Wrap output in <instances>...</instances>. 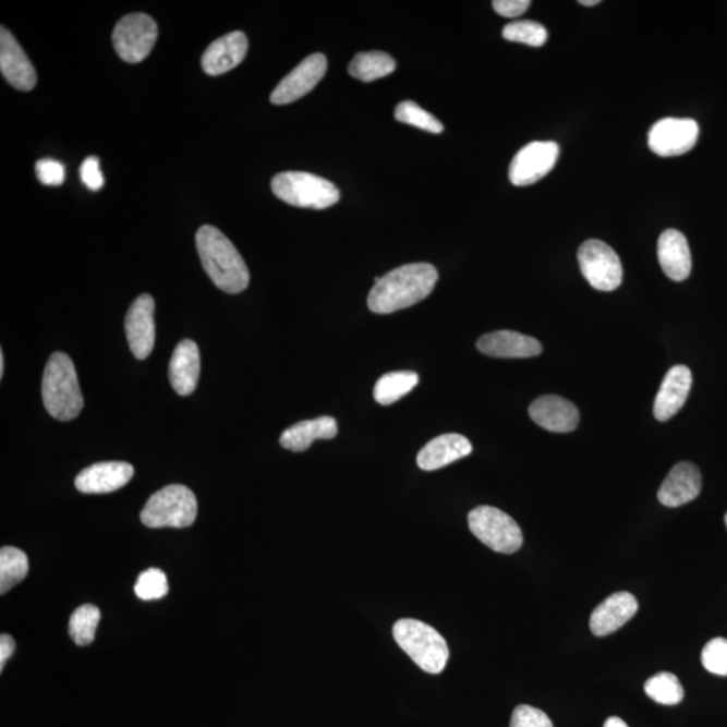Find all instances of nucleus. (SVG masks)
Instances as JSON below:
<instances>
[{
    "label": "nucleus",
    "mask_w": 727,
    "mask_h": 727,
    "mask_svg": "<svg viewBox=\"0 0 727 727\" xmlns=\"http://www.w3.org/2000/svg\"><path fill=\"white\" fill-rule=\"evenodd\" d=\"M438 271L431 263H411L381 277L368 295L372 313L391 314L416 305L438 282Z\"/></svg>",
    "instance_id": "1"
},
{
    "label": "nucleus",
    "mask_w": 727,
    "mask_h": 727,
    "mask_svg": "<svg viewBox=\"0 0 727 727\" xmlns=\"http://www.w3.org/2000/svg\"><path fill=\"white\" fill-rule=\"evenodd\" d=\"M196 245L204 270L211 282L228 294L242 293L250 284L247 265L225 233L204 226L196 234Z\"/></svg>",
    "instance_id": "2"
},
{
    "label": "nucleus",
    "mask_w": 727,
    "mask_h": 727,
    "mask_svg": "<svg viewBox=\"0 0 727 727\" xmlns=\"http://www.w3.org/2000/svg\"><path fill=\"white\" fill-rule=\"evenodd\" d=\"M43 399L46 411L57 421H72L83 411L84 399L76 368L64 352L51 354L45 366Z\"/></svg>",
    "instance_id": "3"
},
{
    "label": "nucleus",
    "mask_w": 727,
    "mask_h": 727,
    "mask_svg": "<svg viewBox=\"0 0 727 727\" xmlns=\"http://www.w3.org/2000/svg\"><path fill=\"white\" fill-rule=\"evenodd\" d=\"M393 639L423 671L437 675L449 661L446 640L427 623L404 618L395 623Z\"/></svg>",
    "instance_id": "4"
},
{
    "label": "nucleus",
    "mask_w": 727,
    "mask_h": 727,
    "mask_svg": "<svg viewBox=\"0 0 727 727\" xmlns=\"http://www.w3.org/2000/svg\"><path fill=\"white\" fill-rule=\"evenodd\" d=\"M275 196L283 203L306 209H326L340 202L334 182L305 171H284L271 181Z\"/></svg>",
    "instance_id": "5"
},
{
    "label": "nucleus",
    "mask_w": 727,
    "mask_h": 727,
    "mask_svg": "<svg viewBox=\"0 0 727 727\" xmlns=\"http://www.w3.org/2000/svg\"><path fill=\"white\" fill-rule=\"evenodd\" d=\"M197 499L185 485L165 486L154 494L141 513L148 529H185L197 518Z\"/></svg>",
    "instance_id": "6"
},
{
    "label": "nucleus",
    "mask_w": 727,
    "mask_h": 727,
    "mask_svg": "<svg viewBox=\"0 0 727 727\" xmlns=\"http://www.w3.org/2000/svg\"><path fill=\"white\" fill-rule=\"evenodd\" d=\"M469 529L485 546L500 554L517 553L523 546V532L514 520L495 507L474 508L468 517Z\"/></svg>",
    "instance_id": "7"
},
{
    "label": "nucleus",
    "mask_w": 727,
    "mask_h": 727,
    "mask_svg": "<svg viewBox=\"0 0 727 727\" xmlns=\"http://www.w3.org/2000/svg\"><path fill=\"white\" fill-rule=\"evenodd\" d=\"M581 272L595 290L614 291L623 278L620 257L610 245L601 240H587L578 250Z\"/></svg>",
    "instance_id": "8"
},
{
    "label": "nucleus",
    "mask_w": 727,
    "mask_h": 727,
    "mask_svg": "<svg viewBox=\"0 0 727 727\" xmlns=\"http://www.w3.org/2000/svg\"><path fill=\"white\" fill-rule=\"evenodd\" d=\"M158 38V26L150 15L130 14L118 22L112 34L114 50L130 64L146 60Z\"/></svg>",
    "instance_id": "9"
},
{
    "label": "nucleus",
    "mask_w": 727,
    "mask_h": 727,
    "mask_svg": "<svg viewBox=\"0 0 727 727\" xmlns=\"http://www.w3.org/2000/svg\"><path fill=\"white\" fill-rule=\"evenodd\" d=\"M700 125L690 118H666L650 130L649 146L659 157H679L694 148Z\"/></svg>",
    "instance_id": "10"
},
{
    "label": "nucleus",
    "mask_w": 727,
    "mask_h": 727,
    "mask_svg": "<svg viewBox=\"0 0 727 727\" xmlns=\"http://www.w3.org/2000/svg\"><path fill=\"white\" fill-rule=\"evenodd\" d=\"M555 142H532L513 157L509 166V181L514 186H530L545 179L559 158Z\"/></svg>",
    "instance_id": "11"
},
{
    "label": "nucleus",
    "mask_w": 727,
    "mask_h": 727,
    "mask_svg": "<svg viewBox=\"0 0 727 727\" xmlns=\"http://www.w3.org/2000/svg\"><path fill=\"white\" fill-rule=\"evenodd\" d=\"M326 71H328V60L323 53L306 57L274 89L270 97L272 105L286 106L302 99L317 87Z\"/></svg>",
    "instance_id": "12"
},
{
    "label": "nucleus",
    "mask_w": 727,
    "mask_h": 727,
    "mask_svg": "<svg viewBox=\"0 0 727 727\" xmlns=\"http://www.w3.org/2000/svg\"><path fill=\"white\" fill-rule=\"evenodd\" d=\"M156 302L153 296L142 294L131 305L125 316V336H128L131 352L137 360L150 356L156 343Z\"/></svg>",
    "instance_id": "13"
},
{
    "label": "nucleus",
    "mask_w": 727,
    "mask_h": 727,
    "mask_svg": "<svg viewBox=\"0 0 727 727\" xmlns=\"http://www.w3.org/2000/svg\"><path fill=\"white\" fill-rule=\"evenodd\" d=\"M0 71L14 88L32 90L37 84V73L25 51L8 28H0Z\"/></svg>",
    "instance_id": "14"
},
{
    "label": "nucleus",
    "mask_w": 727,
    "mask_h": 727,
    "mask_svg": "<svg viewBox=\"0 0 727 727\" xmlns=\"http://www.w3.org/2000/svg\"><path fill=\"white\" fill-rule=\"evenodd\" d=\"M134 472L133 465L128 462H99L80 472L74 485L82 494H111L128 485Z\"/></svg>",
    "instance_id": "15"
},
{
    "label": "nucleus",
    "mask_w": 727,
    "mask_h": 727,
    "mask_svg": "<svg viewBox=\"0 0 727 727\" xmlns=\"http://www.w3.org/2000/svg\"><path fill=\"white\" fill-rule=\"evenodd\" d=\"M531 420L553 433L574 432L580 423V411L570 400L557 395H545L530 405Z\"/></svg>",
    "instance_id": "16"
},
{
    "label": "nucleus",
    "mask_w": 727,
    "mask_h": 727,
    "mask_svg": "<svg viewBox=\"0 0 727 727\" xmlns=\"http://www.w3.org/2000/svg\"><path fill=\"white\" fill-rule=\"evenodd\" d=\"M702 489L700 469L691 462H679L673 468L657 494L663 506L669 508L682 507L695 500Z\"/></svg>",
    "instance_id": "17"
},
{
    "label": "nucleus",
    "mask_w": 727,
    "mask_h": 727,
    "mask_svg": "<svg viewBox=\"0 0 727 727\" xmlns=\"http://www.w3.org/2000/svg\"><path fill=\"white\" fill-rule=\"evenodd\" d=\"M637 597L628 592L611 594L594 609L591 616V629L597 638L608 637L626 626L638 614Z\"/></svg>",
    "instance_id": "18"
},
{
    "label": "nucleus",
    "mask_w": 727,
    "mask_h": 727,
    "mask_svg": "<svg viewBox=\"0 0 727 727\" xmlns=\"http://www.w3.org/2000/svg\"><path fill=\"white\" fill-rule=\"evenodd\" d=\"M692 374L689 366L675 365L664 376L659 392L656 395L654 415L657 421L667 422L682 410L689 398Z\"/></svg>",
    "instance_id": "19"
},
{
    "label": "nucleus",
    "mask_w": 727,
    "mask_h": 727,
    "mask_svg": "<svg viewBox=\"0 0 727 727\" xmlns=\"http://www.w3.org/2000/svg\"><path fill=\"white\" fill-rule=\"evenodd\" d=\"M477 349L486 356L496 359H530L540 356L542 343L534 337L512 330H499L480 337Z\"/></svg>",
    "instance_id": "20"
},
{
    "label": "nucleus",
    "mask_w": 727,
    "mask_h": 727,
    "mask_svg": "<svg viewBox=\"0 0 727 727\" xmlns=\"http://www.w3.org/2000/svg\"><path fill=\"white\" fill-rule=\"evenodd\" d=\"M249 51V39L243 32H232L216 39L203 56L202 65L209 76H220L242 64Z\"/></svg>",
    "instance_id": "21"
},
{
    "label": "nucleus",
    "mask_w": 727,
    "mask_h": 727,
    "mask_svg": "<svg viewBox=\"0 0 727 727\" xmlns=\"http://www.w3.org/2000/svg\"><path fill=\"white\" fill-rule=\"evenodd\" d=\"M199 372H202V358L197 343L192 340H183L177 346L169 365V379L174 391L181 397H187L196 391Z\"/></svg>",
    "instance_id": "22"
},
{
    "label": "nucleus",
    "mask_w": 727,
    "mask_h": 727,
    "mask_svg": "<svg viewBox=\"0 0 727 727\" xmlns=\"http://www.w3.org/2000/svg\"><path fill=\"white\" fill-rule=\"evenodd\" d=\"M473 446L460 434H444L434 438L416 457L422 471L433 472L472 455Z\"/></svg>",
    "instance_id": "23"
},
{
    "label": "nucleus",
    "mask_w": 727,
    "mask_h": 727,
    "mask_svg": "<svg viewBox=\"0 0 727 727\" xmlns=\"http://www.w3.org/2000/svg\"><path fill=\"white\" fill-rule=\"evenodd\" d=\"M657 257L664 274L675 282H683L690 277L692 268L689 242L677 229H667L657 243Z\"/></svg>",
    "instance_id": "24"
},
{
    "label": "nucleus",
    "mask_w": 727,
    "mask_h": 727,
    "mask_svg": "<svg viewBox=\"0 0 727 727\" xmlns=\"http://www.w3.org/2000/svg\"><path fill=\"white\" fill-rule=\"evenodd\" d=\"M339 433L335 417L319 416L313 421H302L284 431L279 443L284 449L301 453L311 448L314 440L334 439Z\"/></svg>",
    "instance_id": "25"
},
{
    "label": "nucleus",
    "mask_w": 727,
    "mask_h": 727,
    "mask_svg": "<svg viewBox=\"0 0 727 727\" xmlns=\"http://www.w3.org/2000/svg\"><path fill=\"white\" fill-rule=\"evenodd\" d=\"M397 69V61L385 51H368L354 56L348 72L360 82L372 83L391 74Z\"/></svg>",
    "instance_id": "26"
},
{
    "label": "nucleus",
    "mask_w": 727,
    "mask_h": 727,
    "mask_svg": "<svg viewBox=\"0 0 727 727\" xmlns=\"http://www.w3.org/2000/svg\"><path fill=\"white\" fill-rule=\"evenodd\" d=\"M420 383L415 372H389L377 380L374 388V398L381 405H389L405 397Z\"/></svg>",
    "instance_id": "27"
},
{
    "label": "nucleus",
    "mask_w": 727,
    "mask_h": 727,
    "mask_svg": "<svg viewBox=\"0 0 727 727\" xmlns=\"http://www.w3.org/2000/svg\"><path fill=\"white\" fill-rule=\"evenodd\" d=\"M28 572L27 555L15 547L0 549V593L5 594L25 580Z\"/></svg>",
    "instance_id": "28"
},
{
    "label": "nucleus",
    "mask_w": 727,
    "mask_h": 727,
    "mask_svg": "<svg viewBox=\"0 0 727 727\" xmlns=\"http://www.w3.org/2000/svg\"><path fill=\"white\" fill-rule=\"evenodd\" d=\"M645 694L661 705L674 706L683 701L684 690L671 673H661L646 680Z\"/></svg>",
    "instance_id": "29"
},
{
    "label": "nucleus",
    "mask_w": 727,
    "mask_h": 727,
    "mask_svg": "<svg viewBox=\"0 0 727 727\" xmlns=\"http://www.w3.org/2000/svg\"><path fill=\"white\" fill-rule=\"evenodd\" d=\"M100 622V610L95 605H83L74 610L69 620V634L80 646L88 645L95 640L96 629Z\"/></svg>",
    "instance_id": "30"
},
{
    "label": "nucleus",
    "mask_w": 727,
    "mask_h": 727,
    "mask_svg": "<svg viewBox=\"0 0 727 727\" xmlns=\"http://www.w3.org/2000/svg\"><path fill=\"white\" fill-rule=\"evenodd\" d=\"M502 37L507 41L520 43L541 48L548 39L547 28L535 21H517L502 28Z\"/></svg>",
    "instance_id": "31"
},
{
    "label": "nucleus",
    "mask_w": 727,
    "mask_h": 727,
    "mask_svg": "<svg viewBox=\"0 0 727 727\" xmlns=\"http://www.w3.org/2000/svg\"><path fill=\"white\" fill-rule=\"evenodd\" d=\"M395 119L399 122L414 125V128L425 130L427 133H444V124L435 119L431 112L423 110L414 101H402L395 110Z\"/></svg>",
    "instance_id": "32"
},
{
    "label": "nucleus",
    "mask_w": 727,
    "mask_h": 727,
    "mask_svg": "<svg viewBox=\"0 0 727 727\" xmlns=\"http://www.w3.org/2000/svg\"><path fill=\"white\" fill-rule=\"evenodd\" d=\"M137 598L154 601L163 598L169 593L168 577L159 569H148L137 577L134 587Z\"/></svg>",
    "instance_id": "33"
},
{
    "label": "nucleus",
    "mask_w": 727,
    "mask_h": 727,
    "mask_svg": "<svg viewBox=\"0 0 727 727\" xmlns=\"http://www.w3.org/2000/svg\"><path fill=\"white\" fill-rule=\"evenodd\" d=\"M702 664L708 673L727 677V640L717 638L708 641L702 651Z\"/></svg>",
    "instance_id": "34"
},
{
    "label": "nucleus",
    "mask_w": 727,
    "mask_h": 727,
    "mask_svg": "<svg viewBox=\"0 0 727 727\" xmlns=\"http://www.w3.org/2000/svg\"><path fill=\"white\" fill-rule=\"evenodd\" d=\"M511 727H554L552 719L542 710L529 705L513 710Z\"/></svg>",
    "instance_id": "35"
},
{
    "label": "nucleus",
    "mask_w": 727,
    "mask_h": 727,
    "mask_svg": "<svg viewBox=\"0 0 727 727\" xmlns=\"http://www.w3.org/2000/svg\"><path fill=\"white\" fill-rule=\"evenodd\" d=\"M38 180L46 186H60L65 181V168L59 160L45 158L36 163Z\"/></svg>",
    "instance_id": "36"
},
{
    "label": "nucleus",
    "mask_w": 727,
    "mask_h": 727,
    "mask_svg": "<svg viewBox=\"0 0 727 727\" xmlns=\"http://www.w3.org/2000/svg\"><path fill=\"white\" fill-rule=\"evenodd\" d=\"M80 175L85 186L90 191H99L105 185V175L101 174L100 160L97 157H88L80 168Z\"/></svg>",
    "instance_id": "37"
},
{
    "label": "nucleus",
    "mask_w": 727,
    "mask_h": 727,
    "mask_svg": "<svg viewBox=\"0 0 727 727\" xmlns=\"http://www.w3.org/2000/svg\"><path fill=\"white\" fill-rule=\"evenodd\" d=\"M492 5L497 14L506 19H517L530 9L531 2L530 0H495Z\"/></svg>",
    "instance_id": "38"
},
{
    "label": "nucleus",
    "mask_w": 727,
    "mask_h": 727,
    "mask_svg": "<svg viewBox=\"0 0 727 727\" xmlns=\"http://www.w3.org/2000/svg\"><path fill=\"white\" fill-rule=\"evenodd\" d=\"M15 651V641L10 634L3 633L0 637V671H3L4 664L14 654Z\"/></svg>",
    "instance_id": "39"
},
{
    "label": "nucleus",
    "mask_w": 727,
    "mask_h": 727,
    "mask_svg": "<svg viewBox=\"0 0 727 727\" xmlns=\"http://www.w3.org/2000/svg\"><path fill=\"white\" fill-rule=\"evenodd\" d=\"M604 727H629L626 720L618 717H610L606 719Z\"/></svg>",
    "instance_id": "40"
},
{
    "label": "nucleus",
    "mask_w": 727,
    "mask_h": 727,
    "mask_svg": "<svg viewBox=\"0 0 727 727\" xmlns=\"http://www.w3.org/2000/svg\"><path fill=\"white\" fill-rule=\"evenodd\" d=\"M580 4L592 8V5L599 4V0H580Z\"/></svg>",
    "instance_id": "41"
},
{
    "label": "nucleus",
    "mask_w": 727,
    "mask_h": 727,
    "mask_svg": "<svg viewBox=\"0 0 727 727\" xmlns=\"http://www.w3.org/2000/svg\"><path fill=\"white\" fill-rule=\"evenodd\" d=\"M4 374V354L3 351H0V377H3Z\"/></svg>",
    "instance_id": "42"
},
{
    "label": "nucleus",
    "mask_w": 727,
    "mask_h": 727,
    "mask_svg": "<svg viewBox=\"0 0 727 727\" xmlns=\"http://www.w3.org/2000/svg\"><path fill=\"white\" fill-rule=\"evenodd\" d=\"M725 523L727 525V513L725 514Z\"/></svg>",
    "instance_id": "43"
}]
</instances>
